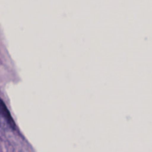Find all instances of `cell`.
I'll list each match as a JSON object with an SVG mask.
<instances>
[{
    "label": "cell",
    "mask_w": 152,
    "mask_h": 152,
    "mask_svg": "<svg viewBox=\"0 0 152 152\" xmlns=\"http://www.w3.org/2000/svg\"><path fill=\"white\" fill-rule=\"evenodd\" d=\"M0 115L4 118V120L7 122L9 125L10 126H14V123L13 122V120L11 118V116L9 114L8 111L6 108V106L4 105V104L3 103L2 101L0 99Z\"/></svg>",
    "instance_id": "obj_1"
}]
</instances>
